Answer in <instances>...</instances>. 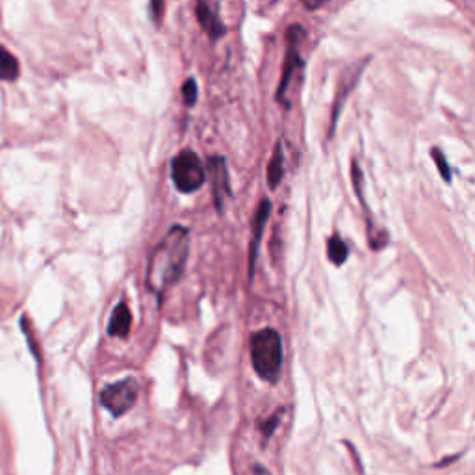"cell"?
Wrapping results in <instances>:
<instances>
[{
  "instance_id": "cell-1",
  "label": "cell",
  "mask_w": 475,
  "mask_h": 475,
  "mask_svg": "<svg viewBox=\"0 0 475 475\" xmlns=\"http://www.w3.org/2000/svg\"><path fill=\"white\" fill-rule=\"evenodd\" d=\"M189 254V233L184 227H173L162 238L147 264V288L158 297L180 279Z\"/></svg>"
},
{
  "instance_id": "cell-2",
  "label": "cell",
  "mask_w": 475,
  "mask_h": 475,
  "mask_svg": "<svg viewBox=\"0 0 475 475\" xmlns=\"http://www.w3.org/2000/svg\"><path fill=\"white\" fill-rule=\"evenodd\" d=\"M282 340L275 329H262L251 338V362L260 379L277 382L282 370Z\"/></svg>"
},
{
  "instance_id": "cell-3",
  "label": "cell",
  "mask_w": 475,
  "mask_h": 475,
  "mask_svg": "<svg viewBox=\"0 0 475 475\" xmlns=\"http://www.w3.org/2000/svg\"><path fill=\"white\" fill-rule=\"evenodd\" d=\"M171 178L175 188L182 194H194L206 182L203 162L194 150H182L171 162Z\"/></svg>"
},
{
  "instance_id": "cell-4",
  "label": "cell",
  "mask_w": 475,
  "mask_h": 475,
  "mask_svg": "<svg viewBox=\"0 0 475 475\" xmlns=\"http://www.w3.org/2000/svg\"><path fill=\"white\" fill-rule=\"evenodd\" d=\"M139 384L134 377H127L119 382H114L100 392V403L114 416L127 414L138 401Z\"/></svg>"
},
{
  "instance_id": "cell-5",
  "label": "cell",
  "mask_w": 475,
  "mask_h": 475,
  "mask_svg": "<svg viewBox=\"0 0 475 475\" xmlns=\"http://www.w3.org/2000/svg\"><path fill=\"white\" fill-rule=\"evenodd\" d=\"M304 38L303 28L299 24H293L290 26L286 33V41H288V49H286V58H284V67H282V77L281 82H279V88H277V100L282 102L284 106H288L286 100V91L290 88V82H292L293 75L297 72L299 67H303V60L299 56V45H301V39Z\"/></svg>"
},
{
  "instance_id": "cell-6",
  "label": "cell",
  "mask_w": 475,
  "mask_h": 475,
  "mask_svg": "<svg viewBox=\"0 0 475 475\" xmlns=\"http://www.w3.org/2000/svg\"><path fill=\"white\" fill-rule=\"evenodd\" d=\"M221 11V0H197L195 6V13H197V21L206 32L210 39H221L227 33V26L219 17Z\"/></svg>"
},
{
  "instance_id": "cell-7",
  "label": "cell",
  "mask_w": 475,
  "mask_h": 475,
  "mask_svg": "<svg viewBox=\"0 0 475 475\" xmlns=\"http://www.w3.org/2000/svg\"><path fill=\"white\" fill-rule=\"evenodd\" d=\"M208 177L212 182V192H214V201L216 208L223 212L225 201L231 197V182H228V169L227 160L223 156H212L208 160Z\"/></svg>"
},
{
  "instance_id": "cell-8",
  "label": "cell",
  "mask_w": 475,
  "mask_h": 475,
  "mask_svg": "<svg viewBox=\"0 0 475 475\" xmlns=\"http://www.w3.org/2000/svg\"><path fill=\"white\" fill-rule=\"evenodd\" d=\"M366 65H368V60H364L362 63H359V65L355 63V65L351 67L348 72H343L342 88H340V91H338L336 100H334V108H332L329 138H332V136H334V130H336V125H338V117H340V111H342V108H343V102H345V99H348V95L353 91L355 84L359 82L360 75H362V71H364Z\"/></svg>"
},
{
  "instance_id": "cell-9",
  "label": "cell",
  "mask_w": 475,
  "mask_h": 475,
  "mask_svg": "<svg viewBox=\"0 0 475 475\" xmlns=\"http://www.w3.org/2000/svg\"><path fill=\"white\" fill-rule=\"evenodd\" d=\"M270 214H271V201L270 199H264L262 203L258 205V208H256V214H254V219H253V242H251V256H249V275L253 277V271H254V258H256V251H258V243H260V238H262V233H264V227L265 223H267V219H270Z\"/></svg>"
},
{
  "instance_id": "cell-10",
  "label": "cell",
  "mask_w": 475,
  "mask_h": 475,
  "mask_svg": "<svg viewBox=\"0 0 475 475\" xmlns=\"http://www.w3.org/2000/svg\"><path fill=\"white\" fill-rule=\"evenodd\" d=\"M132 325V316L127 304L119 303L111 312L110 323H108V332L110 336H127Z\"/></svg>"
},
{
  "instance_id": "cell-11",
  "label": "cell",
  "mask_w": 475,
  "mask_h": 475,
  "mask_svg": "<svg viewBox=\"0 0 475 475\" xmlns=\"http://www.w3.org/2000/svg\"><path fill=\"white\" fill-rule=\"evenodd\" d=\"M282 173H284V150H282V143L279 141L271 155L270 164H267V184L271 189H277V186L281 184Z\"/></svg>"
},
{
  "instance_id": "cell-12",
  "label": "cell",
  "mask_w": 475,
  "mask_h": 475,
  "mask_svg": "<svg viewBox=\"0 0 475 475\" xmlns=\"http://www.w3.org/2000/svg\"><path fill=\"white\" fill-rule=\"evenodd\" d=\"M19 61L10 50L0 47V80H15L19 77Z\"/></svg>"
},
{
  "instance_id": "cell-13",
  "label": "cell",
  "mask_w": 475,
  "mask_h": 475,
  "mask_svg": "<svg viewBox=\"0 0 475 475\" xmlns=\"http://www.w3.org/2000/svg\"><path fill=\"white\" fill-rule=\"evenodd\" d=\"M327 254H329V258H331L332 264L342 265L343 262L348 260L349 249L342 238L332 236V238H329V242H327Z\"/></svg>"
},
{
  "instance_id": "cell-14",
  "label": "cell",
  "mask_w": 475,
  "mask_h": 475,
  "mask_svg": "<svg viewBox=\"0 0 475 475\" xmlns=\"http://www.w3.org/2000/svg\"><path fill=\"white\" fill-rule=\"evenodd\" d=\"M197 95H199V89H197L195 78H188L182 86V99L184 102H186V106H189V108L195 106V102H197Z\"/></svg>"
},
{
  "instance_id": "cell-15",
  "label": "cell",
  "mask_w": 475,
  "mask_h": 475,
  "mask_svg": "<svg viewBox=\"0 0 475 475\" xmlns=\"http://www.w3.org/2000/svg\"><path fill=\"white\" fill-rule=\"evenodd\" d=\"M431 155L433 158H435V162H437V167L438 171H440V175H442V178L446 182H449V180H451V169H449V164L448 160H446V156L442 155V150L438 149V147H435Z\"/></svg>"
},
{
  "instance_id": "cell-16",
  "label": "cell",
  "mask_w": 475,
  "mask_h": 475,
  "mask_svg": "<svg viewBox=\"0 0 475 475\" xmlns=\"http://www.w3.org/2000/svg\"><path fill=\"white\" fill-rule=\"evenodd\" d=\"M353 182H355V192H357V195H359L360 203L364 205V192H362V171H360V166L359 162L355 160L353 162Z\"/></svg>"
},
{
  "instance_id": "cell-17",
  "label": "cell",
  "mask_w": 475,
  "mask_h": 475,
  "mask_svg": "<svg viewBox=\"0 0 475 475\" xmlns=\"http://www.w3.org/2000/svg\"><path fill=\"white\" fill-rule=\"evenodd\" d=\"M164 8H166L164 0H150V17H153V21L160 22L162 15H164Z\"/></svg>"
},
{
  "instance_id": "cell-18",
  "label": "cell",
  "mask_w": 475,
  "mask_h": 475,
  "mask_svg": "<svg viewBox=\"0 0 475 475\" xmlns=\"http://www.w3.org/2000/svg\"><path fill=\"white\" fill-rule=\"evenodd\" d=\"M329 0H301V4L306 8V10H320L321 6L327 4Z\"/></svg>"
}]
</instances>
